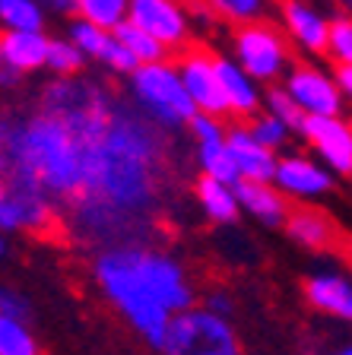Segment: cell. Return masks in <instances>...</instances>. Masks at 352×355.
I'll return each instance as SVG.
<instances>
[{
  "instance_id": "cell-1",
  "label": "cell",
  "mask_w": 352,
  "mask_h": 355,
  "mask_svg": "<svg viewBox=\"0 0 352 355\" xmlns=\"http://www.w3.org/2000/svg\"><path fill=\"white\" fill-rule=\"evenodd\" d=\"M38 102L60 111L76 137V193L60 225L86 248L149 241L175 187V133L89 76H58Z\"/></svg>"
},
{
  "instance_id": "cell-2",
  "label": "cell",
  "mask_w": 352,
  "mask_h": 355,
  "mask_svg": "<svg viewBox=\"0 0 352 355\" xmlns=\"http://www.w3.org/2000/svg\"><path fill=\"white\" fill-rule=\"evenodd\" d=\"M92 279L117 314L153 349H159L169 320L194 304V282L184 263L149 241L99 248Z\"/></svg>"
},
{
  "instance_id": "cell-3",
  "label": "cell",
  "mask_w": 352,
  "mask_h": 355,
  "mask_svg": "<svg viewBox=\"0 0 352 355\" xmlns=\"http://www.w3.org/2000/svg\"><path fill=\"white\" fill-rule=\"evenodd\" d=\"M127 98L140 114H146L153 124L165 130H181L194 118V102L187 98L178 76V67L171 60H156V64H140L127 76Z\"/></svg>"
},
{
  "instance_id": "cell-4",
  "label": "cell",
  "mask_w": 352,
  "mask_h": 355,
  "mask_svg": "<svg viewBox=\"0 0 352 355\" xmlns=\"http://www.w3.org/2000/svg\"><path fill=\"white\" fill-rule=\"evenodd\" d=\"M162 355H244L242 340L235 333L232 320L219 318L203 304L178 311L165 327L159 343Z\"/></svg>"
},
{
  "instance_id": "cell-5",
  "label": "cell",
  "mask_w": 352,
  "mask_h": 355,
  "mask_svg": "<svg viewBox=\"0 0 352 355\" xmlns=\"http://www.w3.org/2000/svg\"><path fill=\"white\" fill-rule=\"evenodd\" d=\"M228 58L248 76H254L260 86H273L292 67V44L276 22L257 19L248 26H235Z\"/></svg>"
},
{
  "instance_id": "cell-6",
  "label": "cell",
  "mask_w": 352,
  "mask_h": 355,
  "mask_svg": "<svg viewBox=\"0 0 352 355\" xmlns=\"http://www.w3.org/2000/svg\"><path fill=\"white\" fill-rule=\"evenodd\" d=\"M127 19L165 44L169 51H184L194 44V22L187 0H131Z\"/></svg>"
},
{
  "instance_id": "cell-7",
  "label": "cell",
  "mask_w": 352,
  "mask_h": 355,
  "mask_svg": "<svg viewBox=\"0 0 352 355\" xmlns=\"http://www.w3.org/2000/svg\"><path fill=\"white\" fill-rule=\"evenodd\" d=\"M175 67L194 108L226 118V98H222L219 89V73H216V54L203 44H187L184 51H178Z\"/></svg>"
},
{
  "instance_id": "cell-8",
  "label": "cell",
  "mask_w": 352,
  "mask_h": 355,
  "mask_svg": "<svg viewBox=\"0 0 352 355\" xmlns=\"http://www.w3.org/2000/svg\"><path fill=\"white\" fill-rule=\"evenodd\" d=\"M283 89L292 96V102L308 118L340 114L343 111V96H340V86L333 80V73H327L324 67L311 64V60L289 67L286 76H283Z\"/></svg>"
},
{
  "instance_id": "cell-9",
  "label": "cell",
  "mask_w": 352,
  "mask_h": 355,
  "mask_svg": "<svg viewBox=\"0 0 352 355\" xmlns=\"http://www.w3.org/2000/svg\"><path fill=\"white\" fill-rule=\"evenodd\" d=\"M299 137H305V143L315 149L317 159L333 175H349L352 171V124L343 114L305 118Z\"/></svg>"
},
{
  "instance_id": "cell-10",
  "label": "cell",
  "mask_w": 352,
  "mask_h": 355,
  "mask_svg": "<svg viewBox=\"0 0 352 355\" xmlns=\"http://www.w3.org/2000/svg\"><path fill=\"white\" fill-rule=\"evenodd\" d=\"M273 184L286 197H295L301 203L308 200H317L324 193H330L333 187V171L315 159V155L305 153H289L276 159V171H273Z\"/></svg>"
},
{
  "instance_id": "cell-11",
  "label": "cell",
  "mask_w": 352,
  "mask_h": 355,
  "mask_svg": "<svg viewBox=\"0 0 352 355\" xmlns=\"http://www.w3.org/2000/svg\"><path fill=\"white\" fill-rule=\"evenodd\" d=\"M279 29L301 54H324L330 16L315 0H283L279 3Z\"/></svg>"
},
{
  "instance_id": "cell-12",
  "label": "cell",
  "mask_w": 352,
  "mask_h": 355,
  "mask_svg": "<svg viewBox=\"0 0 352 355\" xmlns=\"http://www.w3.org/2000/svg\"><path fill=\"white\" fill-rule=\"evenodd\" d=\"M216 73H219V89L226 98L228 118L248 121L257 111H264V86L244 73L228 54H216Z\"/></svg>"
},
{
  "instance_id": "cell-13",
  "label": "cell",
  "mask_w": 352,
  "mask_h": 355,
  "mask_svg": "<svg viewBox=\"0 0 352 355\" xmlns=\"http://www.w3.org/2000/svg\"><path fill=\"white\" fill-rule=\"evenodd\" d=\"M305 302L333 320L352 324V273L317 270L305 279Z\"/></svg>"
},
{
  "instance_id": "cell-14",
  "label": "cell",
  "mask_w": 352,
  "mask_h": 355,
  "mask_svg": "<svg viewBox=\"0 0 352 355\" xmlns=\"http://www.w3.org/2000/svg\"><path fill=\"white\" fill-rule=\"evenodd\" d=\"M226 146L228 155H232L235 171H238V181H273L279 153L260 146L244 124L226 127Z\"/></svg>"
},
{
  "instance_id": "cell-15",
  "label": "cell",
  "mask_w": 352,
  "mask_h": 355,
  "mask_svg": "<svg viewBox=\"0 0 352 355\" xmlns=\"http://www.w3.org/2000/svg\"><path fill=\"white\" fill-rule=\"evenodd\" d=\"M48 58V35L29 29H0V64L10 67L13 73L26 76L44 70Z\"/></svg>"
},
{
  "instance_id": "cell-16",
  "label": "cell",
  "mask_w": 352,
  "mask_h": 355,
  "mask_svg": "<svg viewBox=\"0 0 352 355\" xmlns=\"http://www.w3.org/2000/svg\"><path fill=\"white\" fill-rule=\"evenodd\" d=\"M235 193H238L242 213H248L260 225H283L286 222L289 200L273 181H238Z\"/></svg>"
},
{
  "instance_id": "cell-17",
  "label": "cell",
  "mask_w": 352,
  "mask_h": 355,
  "mask_svg": "<svg viewBox=\"0 0 352 355\" xmlns=\"http://www.w3.org/2000/svg\"><path fill=\"white\" fill-rule=\"evenodd\" d=\"M286 235L295 244L308 248V251H327L333 241H337V229L333 222L315 207H295L286 213Z\"/></svg>"
},
{
  "instance_id": "cell-18",
  "label": "cell",
  "mask_w": 352,
  "mask_h": 355,
  "mask_svg": "<svg viewBox=\"0 0 352 355\" xmlns=\"http://www.w3.org/2000/svg\"><path fill=\"white\" fill-rule=\"evenodd\" d=\"M194 197H197L200 213H203L210 222H216V225H228V222H235L242 216L235 184H226V181L200 175L197 181H194Z\"/></svg>"
},
{
  "instance_id": "cell-19",
  "label": "cell",
  "mask_w": 352,
  "mask_h": 355,
  "mask_svg": "<svg viewBox=\"0 0 352 355\" xmlns=\"http://www.w3.org/2000/svg\"><path fill=\"white\" fill-rule=\"evenodd\" d=\"M194 162H197L200 175L226 181V184H238V171L232 165V155L226 146V133L219 137H206V140L194 143Z\"/></svg>"
},
{
  "instance_id": "cell-20",
  "label": "cell",
  "mask_w": 352,
  "mask_h": 355,
  "mask_svg": "<svg viewBox=\"0 0 352 355\" xmlns=\"http://www.w3.org/2000/svg\"><path fill=\"white\" fill-rule=\"evenodd\" d=\"M111 35L117 38V42L124 44L127 51L133 54V60L137 64H156V60H169V48L165 44H159L149 32H143L140 26H133L131 19H124L117 29H111Z\"/></svg>"
},
{
  "instance_id": "cell-21",
  "label": "cell",
  "mask_w": 352,
  "mask_h": 355,
  "mask_svg": "<svg viewBox=\"0 0 352 355\" xmlns=\"http://www.w3.org/2000/svg\"><path fill=\"white\" fill-rule=\"evenodd\" d=\"M44 7L38 0H0V29H44Z\"/></svg>"
},
{
  "instance_id": "cell-22",
  "label": "cell",
  "mask_w": 352,
  "mask_h": 355,
  "mask_svg": "<svg viewBox=\"0 0 352 355\" xmlns=\"http://www.w3.org/2000/svg\"><path fill=\"white\" fill-rule=\"evenodd\" d=\"M200 3L216 16V22L226 26H248L264 19L267 13V0H200Z\"/></svg>"
},
{
  "instance_id": "cell-23",
  "label": "cell",
  "mask_w": 352,
  "mask_h": 355,
  "mask_svg": "<svg viewBox=\"0 0 352 355\" xmlns=\"http://www.w3.org/2000/svg\"><path fill=\"white\" fill-rule=\"evenodd\" d=\"M127 7H131V0H76L74 16L111 32L127 19Z\"/></svg>"
},
{
  "instance_id": "cell-24",
  "label": "cell",
  "mask_w": 352,
  "mask_h": 355,
  "mask_svg": "<svg viewBox=\"0 0 352 355\" xmlns=\"http://www.w3.org/2000/svg\"><path fill=\"white\" fill-rule=\"evenodd\" d=\"M86 58L70 38H48V58H44V70H51L54 76H80Z\"/></svg>"
},
{
  "instance_id": "cell-25",
  "label": "cell",
  "mask_w": 352,
  "mask_h": 355,
  "mask_svg": "<svg viewBox=\"0 0 352 355\" xmlns=\"http://www.w3.org/2000/svg\"><path fill=\"white\" fill-rule=\"evenodd\" d=\"M0 355H42L29 320L0 318Z\"/></svg>"
},
{
  "instance_id": "cell-26",
  "label": "cell",
  "mask_w": 352,
  "mask_h": 355,
  "mask_svg": "<svg viewBox=\"0 0 352 355\" xmlns=\"http://www.w3.org/2000/svg\"><path fill=\"white\" fill-rule=\"evenodd\" d=\"M324 58H330L337 67H352V13L330 16Z\"/></svg>"
},
{
  "instance_id": "cell-27",
  "label": "cell",
  "mask_w": 352,
  "mask_h": 355,
  "mask_svg": "<svg viewBox=\"0 0 352 355\" xmlns=\"http://www.w3.org/2000/svg\"><path fill=\"white\" fill-rule=\"evenodd\" d=\"M67 38H70V42L80 48L86 60H99V54H102V48L108 44L111 32H108V29H99V26H92V22L80 19V16H70V26H67Z\"/></svg>"
},
{
  "instance_id": "cell-28",
  "label": "cell",
  "mask_w": 352,
  "mask_h": 355,
  "mask_svg": "<svg viewBox=\"0 0 352 355\" xmlns=\"http://www.w3.org/2000/svg\"><path fill=\"white\" fill-rule=\"evenodd\" d=\"M244 127H248L251 137H254L260 146L273 149V153H279V149L289 143V137H292V130H289L279 118H273L270 111H257L254 118H248V124Z\"/></svg>"
},
{
  "instance_id": "cell-29",
  "label": "cell",
  "mask_w": 352,
  "mask_h": 355,
  "mask_svg": "<svg viewBox=\"0 0 352 355\" xmlns=\"http://www.w3.org/2000/svg\"><path fill=\"white\" fill-rule=\"evenodd\" d=\"M264 111H270L273 118H279L292 133H299L301 124H305V118H308V114L292 102V96H289L283 86H273L270 92H264Z\"/></svg>"
},
{
  "instance_id": "cell-30",
  "label": "cell",
  "mask_w": 352,
  "mask_h": 355,
  "mask_svg": "<svg viewBox=\"0 0 352 355\" xmlns=\"http://www.w3.org/2000/svg\"><path fill=\"white\" fill-rule=\"evenodd\" d=\"M99 60H102V64L108 67L111 73H117V76H131L133 70H137V67H140L137 60H133V54L127 51V48H124V44H121V42H117L115 35H111V38H108V44H105V48H102V54H99Z\"/></svg>"
},
{
  "instance_id": "cell-31",
  "label": "cell",
  "mask_w": 352,
  "mask_h": 355,
  "mask_svg": "<svg viewBox=\"0 0 352 355\" xmlns=\"http://www.w3.org/2000/svg\"><path fill=\"white\" fill-rule=\"evenodd\" d=\"M0 318H13V320H29L32 318V304L29 298L16 292V288L3 286L0 288Z\"/></svg>"
},
{
  "instance_id": "cell-32",
  "label": "cell",
  "mask_w": 352,
  "mask_h": 355,
  "mask_svg": "<svg viewBox=\"0 0 352 355\" xmlns=\"http://www.w3.org/2000/svg\"><path fill=\"white\" fill-rule=\"evenodd\" d=\"M203 308H206V311H213V314H219V318H232V311H235V298L228 295L226 288H213V292H206Z\"/></svg>"
},
{
  "instance_id": "cell-33",
  "label": "cell",
  "mask_w": 352,
  "mask_h": 355,
  "mask_svg": "<svg viewBox=\"0 0 352 355\" xmlns=\"http://www.w3.org/2000/svg\"><path fill=\"white\" fill-rule=\"evenodd\" d=\"M44 7V13H58V16H74L76 13V0H38Z\"/></svg>"
},
{
  "instance_id": "cell-34",
  "label": "cell",
  "mask_w": 352,
  "mask_h": 355,
  "mask_svg": "<svg viewBox=\"0 0 352 355\" xmlns=\"http://www.w3.org/2000/svg\"><path fill=\"white\" fill-rule=\"evenodd\" d=\"M333 80H337V86H340V96H343V102H346V98L352 102V67H337Z\"/></svg>"
},
{
  "instance_id": "cell-35",
  "label": "cell",
  "mask_w": 352,
  "mask_h": 355,
  "mask_svg": "<svg viewBox=\"0 0 352 355\" xmlns=\"http://www.w3.org/2000/svg\"><path fill=\"white\" fill-rule=\"evenodd\" d=\"M340 3V13H352V0H337Z\"/></svg>"
},
{
  "instance_id": "cell-36",
  "label": "cell",
  "mask_w": 352,
  "mask_h": 355,
  "mask_svg": "<svg viewBox=\"0 0 352 355\" xmlns=\"http://www.w3.org/2000/svg\"><path fill=\"white\" fill-rule=\"evenodd\" d=\"M7 254V238H3V232H0V257Z\"/></svg>"
},
{
  "instance_id": "cell-37",
  "label": "cell",
  "mask_w": 352,
  "mask_h": 355,
  "mask_svg": "<svg viewBox=\"0 0 352 355\" xmlns=\"http://www.w3.org/2000/svg\"><path fill=\"white\" fill-rule=\"evenodd\" d=\"M3 193H7V181H3V171H0V200H3Z\"/></svg>"
},
{
  "instance_id": "cell-38",
  "label": "cell",
  "mask_w": 352,
  "mask_h": 355,
  "mask_svg": "<svg viewBox=\"0 0 352 355\" xmlns=\"http://www.w3.org/2000/svg\"><path fill=\"white\" fill-rule=\"evenodd\" d=\"M330 355H352V346H343V349H337V352H330Z\"/></svg>"
},
{
  "instance_id": "cell-39",
  "label": "cell",
  "mask_w": 352,
  "mask_h": 355,
  "mask_svg": "<svg viewBox=\"0 0 352 355\" xmlns=\"http://www.w3.org/2000/svg\"><path fill=\"white\" fill-rule=\"evenodd\" d=\"M0 171H3V140H0Z\"/></svg>"
},
{
  "instance_id": "cell-40",
  "label": "cell",
  "mask_w": 352,
  "mask_h": 355,
  "mask_svg": "<svg viewBox=\"0 0 352 355\" xmlns=\"http://www.w3.org/2000/svg\"><path fill=\"white\" fill-rule=\"evenodd\" d=\"M349 175H352V171H349Z\"/></svg>"
}]
</instances>
